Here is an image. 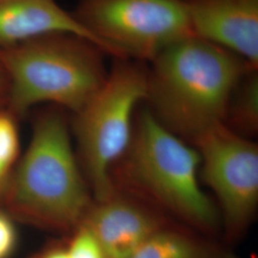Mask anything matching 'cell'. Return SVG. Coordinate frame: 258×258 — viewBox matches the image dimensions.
<instances>
[{
  "label": "cell",
  "instance_id": "cell-4",
  "mask_svg": "<svg viewBox=\"0 0 258 258\" xmlns=\"http://www.w3.org/2000/svg\"><path fill=\"white\" fill-rule=\"evenodd\" d=\"M120 161V178L129 186L200 231H218L220 212L200 185L197 149L165 127L148 108L138 113Z\"/></svg>",
  "mask_w": 258,
  "mask_h": 258
},
{
  "label": "cell",
  "instance_id": "cell-5",
  "mask_svg": "<svg viewBox=\"0 0 258 258\" xmlns=\"http://www.w3.org/2000/svg\"><path fill=\"white\" fill-rule=\"evenodd\" d=\"M147 92L148 64L114 58L100 89L74 114L83 169L97 202L117 192L111 172L131 144L133 116Z\"/></svg>",
  "mask_w": 258,
  "mask_h": 258
},
{
  "label": "cell",
  "instance_id": "cell-3",
  "mask_svg": "<svg viewBox=\"0 0 258 258\" xmlns=\"http://www.w3.org/2000/svg\"><path fill=\"white\" fill-rule=\"evenodd\" d=\"M105 55L91 40L63 33L0 49L9 81L6 109L19 119L46 102L76 114L104 83Z\"/></svg>",
  "mask_w": 258,
  "mask_h": 258
},
{
  "label": "cell",
  "instance_id": "cell-9",
  "mask_svg": "<svg viewBox=\"0 0 258 258\" xmlns=\"http://www.w3.org/2000/svg\"><path fill=\"white\" fill-rule=\"evenodd\" d=\"M99 241L105 258H133L139 249L166 225L154 212L118 191L94 201L83 219Z\"/></svg>",
  "mask_w": 258,
  "mask_h": 258
},
{
  "label": "cell",
  "instance_id": "cell-15",
  "mask_svg": "<svg viewBox=\"0 0 258 258\" xmlns=\"http://www.w3.org/2000/svg\"><path fill=\"white\" fill-rule=\"evenodd\" d=\"M18 231L14 218L0 209V258H11L18 246Z\"/></svg>",
  "mask_w": 258,
  "mask_h": 258
},
{
  "label": "cell",
  "instance_id": "cell-12",
  "mask_svg": "<svg viewBox=\"0 0 258 258\" xmlns=\"http://www.w3.org/2000/svg\"><path fill=\"white\" fill-rule=\"evenodd\" d=\"M224 123L243 137L258 131V68L249 69L231 94Z\"/></svg>",
  "mask_w": 258,
  "mask_h": 258
},
{
  "label": "cell",
  "instance_id": "cell-17",
  "mask_svg": "<svg viewBox=\"0 0 258 258\" xmlns=\"http://www.w3.org/2000/svg\"><path fill=\"white\" fill-rule=\"evenodd\" d=\"M9 95V81L6 71L0 61V109L6 108Z\"/></svg>",
  "mask_w": 258,
  "mask_h": 258
},
{
  "label": "cell",
  "instance_id": "cell-10",
  "mask_svg": "<svg viewBox=\"0 0 258 258\" xmlns=\"http://www.w3.org/2000/svg\"><path fill=\"white\" fill-rule=\"evenodd\" d=\"M58 33L77 35L98 45L72 12L55 0H0V49Z\"/></svg>",
  "mask_w": 258,
  "mask_h": 258
},
{
  "label": "cell",
  "instance_id": "cell-2",
  "mask_svg": "<svg viewBox=\"0 0 258 258\" xmlns=\"http://www.w3.org/2000/svg\"><path fill=\"white\" fill-rule=\"evenodd\" d=\"M89 188L75 156L63 109L39 111L30 144L1 199L7 212L38 228L73 231L94 203Z\"/></svg>",
  "mask_w": 258,
  "mask_h": 258
},
{
  "label": "cell",
  "instance_id": "cell-11",
  "mask_svg": "<svg viewBox=\"0 0 258 258\" xmlns=\"http://www.w3.org/2000/svg\"><path fill=\"white\" fill-rule=\"evenodd\" d=\"M133 258H235L207 240L163 227L148 238Z\"/></svg>",
  "mask_w": 258,
  "mask_h": 258
},
{
  "label": "cell",
  "instance_id": "cell-6",
  "mask_svg": "<svg viewBox=\"0 0 258 258\" xmlns=\"http://www.w3.org/2000/svg\"><path fill=\"white\" fill-rule=\"evenodd\" d=\"M72 14L107 55L147 64L194 35L181 0H79Z\"/></svg>",
  "mask_w": 258,
  "mask_h": 258
},
{
  "label": "cell",
  "instance_id": "cell-7",
  "mask_svg": "<svg viewBox=\"0 0 258 258\" xmlns=\"http://www.w3.org/2000/svg\"><path fill=\"white\" fill-rule=\"evenodd\" d=\"M204 181L215 194L229 240L239 239L254 219L258 205V148L220 123L194 141Z\"/></svg>",
  "mask_w": 258,
  "mask_h": 258
},
{
  "label": "cell",
  "instance_id": "cell-8",
  "mask_svg": "<svg viewBox=\"0 0 258 258\" xmlns=\"http://www.w3.org/2000/svg\"><path fill=\"white\" fill-rule=\"evenodd\" d=\"M194 35L258 68V0H181Z\"/></svg>",
  "mask_w": 258,
  "mask_h": 258
},
{
  "label": "cell",
  "instance_id": "cell-16",
  "mask_svg": "<svg viewBox=\"0 0 258 258\" xmlns=\"http://www.w3.org/2000/svg\"><path fill=\"white\" fill-rule=\"evenodd\" d=\"M31 258H69L65 245H52L41 249Z\"/></svg>",
  "mask_w": 258,
  "mask_h": 258
},
{
  "label": "cell",
  "instance_id": "cell-1",
  "mask_svg": "<svg viewBox=\"0 0 258 258\" xmlns=\"http://www.w3.org/2000/svg\"><path fill=\"white\" fill-rule=\"evenodd\" d=\"M251 68L224 47L184 37L148 63V108L165 127L194 142L224 123L231 94Z\"/></svg>",
  "mask_w": 258,
  "mask_h": 258
},
{
  "label": "cell",
  "instance_id": "cell-13",
  "mask_svg": "<svg viewBox=\"0 0 258 258\" xmlns=\"http://www.w3.org/2000/svg\"><path fill=\"white\" fill-rule=\"evenodd\" d=\"M18 118L8 109H0V201L11 174L19 161Z\"/></svg>",
  "mask_w": 258,
  "mask_h": 258
},
{
  "label": "cell",
  "instance_id": "cell-14",
  "mask_svg": "<svg viewBox=\"0 0 258 258\" xmlns=\"http://www.w3.org/2000/svg\"><path fill=\"white\" fill-rule=\"evenodd\" d=\"M65 246L69 258H105L99 241L83 223L75 229Z\"/></svg>",
  "mask_w": 258,
  "mask_h": 258
}]
</instances>
